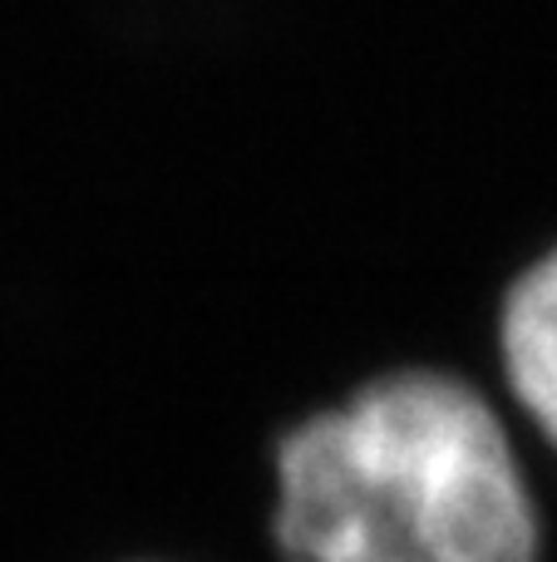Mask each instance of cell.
Masks as SVG:
<instances>
[{"instance_id": "6da1fadb", "label": "cell", "mask_w": 557, "mask_h": 562, "mask_svg": "<svg viewBox=\"0 0 557 562\" xmlns=\"http://www.w3.org/2000/svg\"><path fill=\"white\" fill-rule=\"evenodd\" d=\"M282 562H543V504L503 415L440 366L306 409L272 445Z\"/></svg>"}, {"instance_id": "7a4b0ae2", "label": "cell", "mask_w": 557, "mask_h": 562, "mask_svg": "<svg viewBox=\"0 0 557 562\" xmlns=\"http://www.w3.org/2000/svg\"><path fill=\"white\" fill-rule=\"evenodd\" d=\"M493 350L523 419L557 449V243L503 286Z\"/></svg>"}]
</instances>
